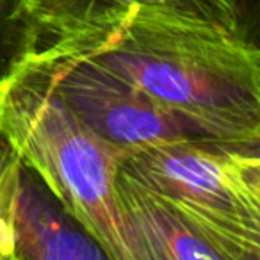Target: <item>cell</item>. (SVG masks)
Returning a JSON list of instances; mask_svg holds the SVG:
<instances>
[{
    "mask_svg": "<svg viewBox=\"0 0 260 260\" xmlns=\"http://www.w3.org/2000/svg\"><path fill=\"white\" fill-rule=\"evenodd\" d=\"M22 6L48 34L105 20L130 8L157 9L230 30H242L241 0H22Z\"/></svg>",
    "mask_w": 260,
    "mask_h": 260,
    "instance_id": "7",
    "label": "cell"
},
{
    "mask_svg": "<svg viewBox=\"0 0 260 260\" xmlns=\"http://www.w3.org/2000/svg\"><path fill=\"white\" fill-rule=\"evenodd\" d=\"M116 207L132 260H230L173 202L121 168L116 175Z\"/></svg>",
    "mask_w": 260,
    "mask_h": 260,
    "instance_id": "5",
    "label": "cell"
},
{
    "mask_svg": "<svg viewBox=\"0 0 260 260\" xmlns=\"http://www.w3.org/2000/svg\"><path fill=\"white\" fill-rule=\"evenodd\" d=\"M27 57L62 102L123 155L141 146L196 139L138 86L48 32Z\"/></svg>",
    "mask_w": 260,
    "mask_h": 260,
    "instance_id": "4",
    "label": "cell"
},
{
    "mask_svg": "<svg viewBox=\"0 0 260 260\" xmlns=\"http://www.w3.org/2000/svg\"><path fill=\"white\" fill-rule=\"evenodd\" d=\"M15 260L107 258L29 168L13 219Z\"/></svg>",
    "mask_w": 260,
    "mask_h": 260,
    "instance_id": "6",
    "label": "cell"
},
{
    "mask_svg": "<svg viewBox=\"0 0 260 260\" xmlns=\"http://www.w3.org/2000/svg\"><path fill=\"white\" fill-rule=\"evenodd\" d=\"M27 173L29 166L23 164L0 125V260H15L13 219Z\"/></svg>",
    "mask_w": 260,
    "mask_h": 260,
    "instance_id": "8",
    "label": "cell"
},
{
    "mask_svg": "<svg viewBox=\"0 0 260 260\" xmlns=\"http://www.w3.org/2000/svg\"><path fill=\"white\" fill-rule=\"evenodd\" d=\"M45 40V30L30 18L22 0H0V80Z\"/></svg>",
    "mask_w": 260,
    "mask_h": 260,
    "instance_id": "9",
    "label": "cell"
},
{
    "mask_svg": "<svg viewBox=\"0 0 260 260\" xmlns=\"http://www.w3.org/2000/svg\"><path fill=\"white\" fill-rule=\"evenodd\" d=\"M258 150L212 139H185L130 150L119 168L173 202L230 260H258Z\"/></svg>",
    "mask_w": 260,
    "mask_h": 260,
    "instance_id": "3",
    "label": "cell"
},
{
    "mask_svg": "<svg viewBox=\"0 0 260 260\" xmlns=\"http://www.w3.org/2000/svg\"><path fill=\"white\" fill-rule=\"evenodd\" d=\"M50 36L138 86L192 138L260 146V54L244 30L130 8Z\"/></svg>",
    "mask_w": 260,
    "mask_h": 260,
    "instance_id": "1",
    "label": "cell"
},
{
    "mask_svg": "<svg viewBox=\"0 0 260 260\" xmlns=\"http://www.w3.org/2000/svg\"><path fill=\"white\" fill-rule=\"evenodd\" d=\"M0 125L23 164L109 260H132L116 207L123 153L98 138L62 102L29 57L0 80Z\"/></svg>",
    "mask_w": 260,
    "mask_h": 260,
    "instance_id": "2",
    "label": "cell"
}]
</instances>
